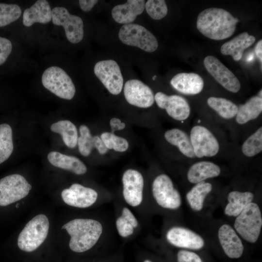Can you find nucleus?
<instances>
[{
  "label": "nucleus",
  "mask_w": 262,
  "mask_h": 262,
  "mask_svg": "<svg viewBox=\"0 0 262 262\" xmlns=\"http://www.w3.org/2000/svg\"><path fill=\"white\" fill-rule=\"evenodd\" d=\"M70 236L69 248L76 253L86 252L98 244L114 241L116 235L114 219L104 214L101 218H76L61 228Z\"/></svg>",
  "instance_id": "nucleus-1"
},
{
  "label": "nucleus",
  "mask_w": 262,
  "mask_h": 262,
  "mask_svg": "<svg viewBox=\"0 0 262 262\" xmlns=\"http://www.w3.org/2000/svg\"><path fill=\"white\" fill-rule=\"evenodd\" d=\"M188 132L198 160L232 158L236 146L229 141L224 129L199 118Z\"/></svg>",
  "instance_id": "nucleus-2"
},
{
  "label": "nucleus",
  "mask_w": 262,
  "mask_h": 262,
  "mask_svg": "<svg viewBox=\"0 0 262 262\" xmlns=\"http://www.w3.org/2000/svg\"><path fill=\"white\" fill-rule=\"evenodd\" d=\"M238 21V18L226 10L210 8L199 13L197 18L196 27L205 36L220 40L232 35Z\"/></svg>",
  "instance_id": "nucleus-3"
},
{
  "label": "nucleus",
  "mask_w": 262,
  "mask_h": 262,
  "mask_svg": "<svg viewBox=\"0 0 262 262\" xmlns=\"http://www.w3.org/2000/svg\"><path fill=\"white\" fill-rule=\"evenodd\" d=\"M262 113V97L258 94L239 104L237 114L228 129L230 139L243 140L261 125Z\"/></svg>",
  "instance_id": "nucleus-4"
},
{
  "label": "nucleus",
  "mask_w": 262,
  "mask_h": 262,
  "mask_svg": "<svg viewBox=\"0 0 262 262\" xmlns=\"http://www.w3.org/2000/svg\"><path fill=\"white\" fill-rule=\"evenodd\" d=\"M49 226V219L45 214H40L33 217L18 235L19 248L27 252L35 250L47 237Z\"/></svg>",
  "instance_id": "nucleus-5"
},
{
  "label": "nucleus",
  "mask_w": 262,
  "mask_h": 262,
  "mask_svg": "<svg viewBox=\"0 0 262 262\" xmlns=\"http://www.w3.org/2000/svg\"><path fill=\"white\" fill-rule=\"evenodd\" d=\"M152 196L158 206L166 210H175L181 205V198L171 178L161 173L153 179L151 186Z\"/></svg>",
  "instance_id": "nucleus-6"
},
{
  "label": "nucleus",
  "mask_w": 262,
  "mask_h": 262,
  "mask_svg": "<svg viewBox=\"0 0 262 262\" xmlns=\"http://www.w3.org/2000/svg\"><path fill=\"white\" fill-rule=\"evenodd\" d=\"M262 226V216L259 205L250 203L237 216L234 227L235 230L246 241L254 243L258 240Z\"/></svg>",
  "instance_id": "nucleus-7"
},
{
  "label": "nucleus",
  "mask_w": 262,
  "mask_h": 262,
  "mask_svg": "<svg viewBox=\"0 0 262 262\" xmlns=\"http://www.w3.org/2000/svg\"><path fill=\"white\" fill-rule=\"evenodd\" d=\"M43 86L60 98L70 100L76 93L75 85L70 76L61 67L50 66L42 73Z\"/></svg>",
  "instance_id": "nucleus-8"
},
{
  "label": "nucleus",
  "mask_w": 262,
  "mask_h": 262,
  "mask_svg": "<svg viewBox=\"0 0 262 262\" xmlns=\"http://www.w3.org/2000/svg\"><path fill=\"white\" fill-rule=\"evenodd\" d=\"M122 195L123 203L131 209L143 208L144 202V179L138 170L128 169L122 177Z\"/></svg>",
  "instance_id": "nucleus-9"
},
{
  "label": "nucleus",
  "mask_w": 262,
  "mask_h": 262,
  "mask_svg": "<svg viewBox=\"0 0 262 262\" xmlns=\"http://www.w3.org/2000/svg\"><path fill=\"white\" fill-rule=\"evenodd\" d=\"M157 106L164 110L167 115L175 121L188 127L191 120V109L188 101L183 97L167 95L162 92H158L154 95Z\"/></svg>",
  "instance_id": "nucleus-10"
},
{
  "label": "nucleus",
  "mask_w": 262,
  "mask_h": 262,
  "mask_svg": "<svg viewBox=\"0 0 262 262\" xmlns=\"http://www.w3.org/2000/svg\"><path fill=\"white\" fill-rule=\"evenodd\" d=\"M118 37L124 44L152 52L158 48L155 36L143 26L134 23L123 25L119 30Z\"/></svg>",
  "instance_id": "nucleus-11"
},
{
  "label": "nucleus",
  "mask_w": 262,
  "mask_h": 262,
  "mask_svg": "<svg viewBox=\"0 0 262 262\" xmlns=\"http://www.w3.org/2000/svg\"><path fill=\"white\" fill-rule=\"evenodd\" d=\"M32 185L22 176L15 174L0 180V206H6L25 197Z\"/></svg>",
  "instance_id": "nucleus-12"
},
{
  "label": "nucleus",
  "mask_w": 262,
  "mask_h": 262,
  "mask_svg": "<svg viewBox=\"0 0 262 262\" xmlns=\"http://www.w3.org/2000/svg\"><path fill=\"white\" fill-rule=\"evenodd\" d=\"M52 22L55 25L62 26L68 41L72 44L80 42L84 36L83 22L81 17L71 14L63 6L52 9Z\"/></svg>",
  "instance_id": "nucleus-13"
},
{
  "label": "nucleus",
  "mask_w": 262,
  "mask_h": 262,
  "mask_svg": "<svg viewBox=\"0 0 262 262\" xmlns=\"http://www.w3.org/2000/svg\"><path fill=\"white\" fill-rule=\"evenodd\" d=\"M94 72L111 94L117 95L121 93L123 78L120 67L115 60L98 62L94 66Z\"/></svg>",
  "instance_id": "nucleus-14"
},
{
  "label": "nucleus",
  "mask_w": 262,
  "mask_h": 262,
  "mask_svg": "<svg viewBox=\"0 0 262 262\" xmlns=\"http://www.w3.org/2000/svg\"><path fill=\"white\" fill-rule=\"evenodd\" d=\"M64 202L68 206L80 209L88 208L95 205L99 200L98 192L95 189L75 183L61 193Z\"/></svg>",
  "instance_id": "nucleus-15"
},
{
  "label": "nucleus",
  "mask_w": 262,
  "mask_h": 262,
  "mask_svg": "<svg viewBox=\"0 0 262 262\" xmlns=\"http://www.w3.org/2000/svg\"><path fill=\"white\" fill-rule=\"evenodd\" d=\"M206 102L213 113L207 121L228 130L237 114L238 105L226 98L215 96L208 98Z\"/></svg>",
  "instance_id": "nucleus-16"
},
{
  "label": "nucleus",
  "mask_w": 262,
  "mask_h": 262,
  "mask_svg": "<svg viewBox=\"0 0 262 262\" xmlns=\"http://www.w3.org/2000/svg\"><path fill=\"white\" fill-rule=\"evenodd\" d=\"M204 65L208 72L227 90L233 93L240 91L241 83L238 78L217 58L206 56Z\"/></svg>",
  "instance_id": "nucleus-17"
},
{
  "label": "nucleus",
  "mask_w": 262,
  "mask_h": 262,
  "mask_svg": "<svg viewBox=\"0 0 262 262\" xmlns=\"http://www.w3.org/2000/svg\"><path fill=\"white\" fill-rule=\"evenodd\" d=\"M124 94L129 104L139 108H149L155 101L154 95L151 89L136 79L130 80L126 82Z\"/></svg>",
  "instance_id": "nucleus-18"
},
{
  "label": "nucleus",
  "mask_w": 262,
  "mask_h": 262,
  "mask_svg": "<svg viewBox=\"0 0 262 262\" xmlns=\"http://www.w3.org/2000/svg\"><path fill=\"white\" fill-rule=\"evenodd\" d=\"M166 241L175 247L198 250L204 246L203 239L195 232L187 228L174 226L166 232Z\"/></svg>",
  "instance_id": "nucleus-19"
},
{
  "label": "nucleus",
  "mask_w": 262,
  "mask_h": 262,
  "mask_svg": "<svg viewBox=\"0 0 262 262\" xmlns=\"http://www.w3.org/2000/svg\"><path fill=\"white\" fill-rule=\"evenodd\" d=\"M164 137L169 145L176 148L181 159L185 162L193 163L198 160L194 152L189 132L186 130L180 128L167 130L164 132Z\"/></svg>",
  "instance_id": "nucleus-20"
},
{
  "label": "nucleus",
  "mask_w": 262,
  "mask_h": 262,
  "mask_svg": "<svg viewBox=\"0 0 262 262\" xmlns=\"http://www.w3.org/2000/svg\"><path fill=\"white\" fill-rule=\"evenodd\" d=\"M221 166L213 161L199 160L192 163L186 172L187 180L192 184L199 182L218 177L221 174Z\"/></svg>",
  "instance_id": "nucleus-21"
},
{
  "label": "nucleus",
  "mask_w": 262,
  "mask_h": 262,
  "mask_svg": "<svg viewBox=\"0 0 262 262\" xmlns=\"http://www.w3.org/2000/svg\"><path fill=\"white\" fill-rule=\"evenodd\" d=\"M262 151V126L260 125L236 146L232 159L248 160L254 159Z\"/></svg>",
  "instance_id": "nucleus-22"
},
{
  "label": "nucleus",
  "mask_w": 262,
  "mask_h": 262,
  "mask_svg": "<svg viewBox=\"0 0 262 262\" xmlns=\"http://www.w3.org/2000/svg\"><path fill=\"white\" fill-rule=\"evenodd\" d=\"M219 243L226 255L231 259L241 257L244 252V246L236 231L229 225L224 224L219 229Z\"/></svg>",
  "instance_id": "nucleus-23"
},
{
  "label": "nucleus",
  "mask_w": 262,
  "mask_h": 262,
  "mask_svg": "<svg viewBox=\"0 0 262 262\" xmlns=\"http://www.w3.org/2000/svg\"><path fill=\"white\" fill-rule=\"evenodd\" d=\"M171 85L179 93L188 96L196 95L202 92L204 81L195 73H180L170 81Z\"/></svg>",
  "instance_id": "nucleus-24"
},
{
  "label": "nucleus",
  "mask_w": 262,
  "mask_h": 262,
  "mask_svg": "<svg viewBox=\"0 0 262 262\" xmlns=\"http://www.w3.org/2000/svg\"><path fill=\"white\" fill-rule=\"evenodd\" d=\"M52 9L46 0H38L31 7L24 11L22 23L30 27L35 23L48 24L51 21Z\"/></svg>",
  "instance_id": "nucleus-25"
},
{
  "label": "nucleus",
  "mask_w": 262,
  "mask_h": 262,
  "mask_svg": "<svg viewBox=\"0 0 262 262\" xmlns=\"http://www.w3.org/2000/svg\"><path fill=\"white\" fill-rule=\"evenodd\" d=\"M145 5L144 0H128L125 3L117 5L112 9V17L118 23L131 24L143 13Z\"/></svg>",
  "instance_id": "nucleus-26"
},
{
  "label": "nucleus",
  "mask_w": 262,
  "mask_h": 262,
  "mask_svg": "<svg viewBox=\"0 0 262 262\" xmlns=\"http://www.w3.org/2000/svg\"><path fill=\"white\" fill-rule=\"evenodd\" d=\"M48 159L53 166L69 171L76 175H82L87 172L85 164L75 156L51 151L48 154Z\"/></svg>",
  "instance_id": "nucleus-27"
},
{
  "label": "nucleus",
  "mask_w": 262,
  "mask_h": 262,
  "mask_svg": "<svg viewBox=\"0 0 262 262\" xmlns=\"http://www.w3.org/2000/svg\"><path fill=\"white\" fill-rule=\"evenodd\" d=\"M256 40L254 36L244 32L224 43L221 47L222 54L231 55L235 61L240 60L245 49L251 46Z\"/></svg>",
  "instance_id": "nucleus-28"
},
{
  "label": "nucleus",
  "mask_w": 262,
  "mask_h": 262,
  "mask_svg": "<svg viewBox=\"0 0 262 262\" xmlns=\"http://www.w3.org/2000/svg\"><path fill=\"white\" fill-rule=\"evenodd\" d=\"M80 136L78 137V145L80 153L83 156H89L94 148H97L100 154H105L108 149L105 146L100 137L92 136L89 128L82 125L79 128Z\"/></svg>",
  "instance_id": "nucleus-29"
},
{
  "label": "nucleus",
  "mask_w": 262,
  "mask_h": 262,
  "mask_svg": "<svg viewBox=\"0 0 262 262\" xmlns=\"http://www.w3.org/2000/svg\"><path fill=\"white\" fill-rule=\"evenodd\" d=\"M253 194L249 191L233 190L228 195V204L225 210V214L229 216H237L243 210L252 202Z\"/></svg>",
  "instance_id": "nucleus-30"
},
{
  "label": "nucleus",
  "mask_w": 262,
  "mask_h": 262,
  "mask_svg": "<svg viewBox=\"0 0 262 262\" xmlns=\"http://www.w3.org/2000/svg\"><path fill=\"white\" fill-rule=\"evenodd\" d=\"M213 188V184L206 181L194 184L186 194V200L191 209L195 211H201L206 197Z\"/></svg>",
  "instance_id": "nucleus-31"
},
{
  "label": "nucleus",
  "mask_w": 262,
  "mask_h": 262,
  "mask_svg": "<svg viewBox=\"0 0 262 262\" xmlns=\"http://www.w3.org/2000/svg\"><path fill=\"white\" fill-rule=\"evenodd\" d=\"M52 131L61 135L65 145L69 148L75 147L78 139L76 126L68 120H62L54 123L50 126Z\"/></svg>",
  "instance_id": "nucleus-32"
},
{
  "label": "nucleus",
  "mask_w": 262,
  "mask_h": 262,
  "mask_svg": "<svg viewBox=\"0 0 262 262\" xmlns=\"http://www.w3.org/2000/svg\"><path fill=\"white\" fill-rule=\"evenodd\" d=\"M14 149L12 129L8 124L0 125V164L7 160Z\"/></svg>",
  "instance_id": "nucleus-33"
},
{
  "label": "nucleus",
  "mask_w": 262,
  "mask_h": 262,
  "mask_svg": "<svg viewBox=\"0 0 262 262\" xmlns=\"http://www.w3.org/2000/svg\"><path fill=\"white\" fill-rule=\"evenodd\" d=\"M21 14L22 10L17 4L0 3V27L16 21Z\"/></svg>",
  "instance_id": "nucleus-34"
},
{
  "label": "nucleus",
  "mask_w": 262,
  "mask_h": 262,
  "mask_svg": "<svg viewBox=\"0 0 262 262\" xmlns=\"http://www.w3.org/2000/svg\"><path fill=\"white\" fill-rule=\"evenodd\" d=\"M114 226L116 234L125 240L134 236L135 233L139 231L131 221L118 213L114 219Z\"/></svg>",
  "instance_id": "nucleus-35"
},
{
  "label": "nucleus",
  "mask_w": 262,
  "mask_h": 262,
  "mask_svg": "<svg viewBox=\"0 0 262 262\" xmlns=\"http://www.w3.org/2000/svg\"><path fill=\"white\" fill-rule=\"evenodd\" d=\"M100 137L108 149L122 152L128 149V141L123 137L115 135L114 133L104 132L101 133Z\"/></svg>",
  "instance_id": "nucleus-36"
},
{
  "label": "nucleus",
  "mask_w": 262,
  "mask_h": 262,
  "mask_svg": "<svg viewBox=\"0 0 262 262\" xmlns=\"http://www.w3.org/2000/svg\"><path fill=\"white\" fill-rule=\"evenodd\" d=\"M148 15L155 20L164 18L168 12L167 5L164 0H148L145 5Z\"/></svg>",
  "instance_id": "nucleus-37"
},
{
  "label": "nucleus",
  "mask_w": 262,
  "mask_h": 262,
  "mask_svg": "<svg viewBox=\"0 0 262 262\" xmlns=\"http://www.w3.org/2000/svg\"><path fill=\"white\" fill-rule=\"evenodd\" d=\"M13 45L10 40L0 36V66L7 60L12 52Z\"/></svg>",
  "instance_id": "nucleus-38"
},
{
  "label": "nucleus",
  "mask_w": 262,
  "mask_h": 262,
  "mask_svg": "<svg viewBox=\"0 0 262 262\" xmlns=\"http://www.w3.org/2000/svg\"><path fill=\"white\" fill-rule=\"evenodd\" d=\"M177 262H203L196 253L186 250H180L177 253Z\"/></svg>",
  "instance_id": "nucleus-39"
},
{
  "label": "nucleus",
  "mask_w": 262,
  "mask_h": 262,
  "mask_svg": "<svg viewBox=\"0 0 262 262\" xmlns=\"http://www.w3.org/2000/svg\"><path fill=\"white\" fill-rule=\"evenodd\" d=\"M110 125L111 129V132L114 133L115 131H120L125 129L126 124L118 118H112L110 121Z\"/></svg>",
  "instance_id": "nucleus-40"
},
{
  "label": "nucleus",
  "mask_w": 262,
  "mask_h": 262,
  "mask_svg": "<svg viewBox=\"0 0 262 262\" xmlns=\"http://www.w3.org/2000/svg\"><path fill=\"white\" fill-rule=\"evenodd\" d=\"M98 1L96 0H80L79 1V3L81 9L83 11L88 12L92 9Z\"/></svg>",
  "instance_id": "nucleus-41"
},
{
  "label": "nucleus",
  "mask_w": 262,
  "mask_h": 262,
  "mask_svg": "<svg viewBox=\"0 0 262 262\" xmlns=\"http://www.w3.org/2000/svg\"><path fill=\"white\" fill-rule=\"evenodd\" d=\"M255 51L256 54V55L260 61L262 63V39L260 40L257 43L255 48Z\"/></svg>",
  "instance_id": "nucleus-42"
},
{
  "label": "nucleus",
  "mask_w": 262,
  "mask_h": 262,
  "mask_svg": "<svg viewBox=\"0 0 262 262\" xmlns=\"http://www.w3.org/2000/svg\"><path fill=\"white\" fill-rule=\"evenodd\" d=\"M142 262H153L152 261L149 259H146L144 260Z\"/></svg>",
  "instance_id": "nucleus-43"
},
{
  "label": "nucleus",
  "mask_w": 262,
  "mask_h": 262,
  "mask_svg": "<svg viewBox=\"0 0 262 262\" xmlns=\"http://www.w3.org/2000/svg\"><path fill=\"white\" fill-rule=\"evenodd\" d=\"M156 75L152 77L153 80H155V79H156Z\"/></svg>",
  "instance_id": "nucleus-44"
}]
</instances>
